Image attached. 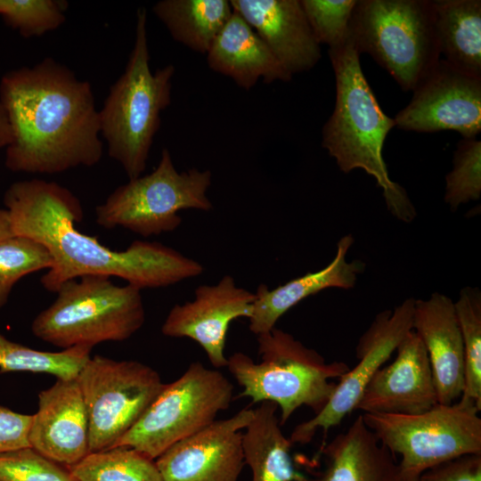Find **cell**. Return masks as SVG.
<instances>
[{
    "label": "cell",
    "instance_id": "6da1fadb",
    "mask_svg": "<svg viewBox=\"0 0 481 481\" xmlns=\"http://www.w3.org/2000/svg\"><path fill=\"white\" fill-rule=\"evenodd\" d=\"M15 236L42 244L52 266L42 276L43 287L56 292L67 281L85 275L115 276L141 289L161 288L199 276L203 266L158 242L135 240L115 251L97 238L79 232L83 219L79 200L55 182L31 179L15 182L4 195Z\"/></svg>",
    "mask_w": 481,
    "mask_h": 481
},
{
    "label": "cell",
    "instance_id": "7a4b0ae2",
    "mask_svg": "<svg viewBox=\"0 0 481 481\" xmlns=\"http://www.w3.org/2000/svg\"><path fill=\"white\" fill-rule=\"evenodd\" d=\"M0 102L12 129L5 166L14 172L57 174L92 167L102 156L92 86L45 58L0 81Z\"/></svg>",
    "mask_w": 481,
    "mask_h": 481
},
{
    "label": "cell",
    "instance_id": "3957f363",
    "mask_svg": "<svg viewBox=\"0 0 481 481\" xmlns=\"http://www.w3.org/2000/svg\"><path fill=\"white\" fill-rule=\"evenodd\" d=\"M336 80L333 112L322 128V146L336 159L341 171L361 168L371 175L388 211L403 222H411L416 210L400 184L389 177L383 146L394 118L384 113L361 67L360 53L350 37L329 49Z\"/></svg>",
    "mask_w": 481,
    "mask_h": 481
},
{
    "label": "cell",
    "instance_id": "277c9868",
    "mask_svg": "<svg viewBox=\"0 0 481 481\" xmlns=\"http://www.w3.org/2000/svg\"><path fill=\"white\" fill-rule=\"evenodd\" d=\"M175 71L172 64L151 70L147 12L140 7L126 69L99 110L100 134L107 143L108 154L121 165L129 179L145 170L160 126V113L171 103Z\"/></svg>",
    "mask_w": 481,
    "mask_h": 481
},
{
    "label": "cell",
    "instance_id": "5b68a950",
    "mask_svg": "<svg viewBox=\"0 0 481 481\" xmlns=\"http://www.w3.org/2000/svg\"><path fill=\"white\" fill-rule=\"evenodd\" d=\"M259 362L236 352L227 369L243 390L239 397L252 404L272 402L281 411L280 423L307 406L319 412L331 397L336 383L350 368L344 362L326 363L315 350L276 327L257 336Z\"/></svg>",
    "mask_w": 481,
    "mask_h": 481
},
{
    "label": "cell",
    "instance_id": "8992f818",
    "mask_svg": "<svg viewBox=\"0 0 481 481\" xmlns=\"http://www.w3.org/2000/svg\"><path fill=\"white\" fill-rule=\"evenodd\" d=\"M55 293V300L33 320L31 330L62 349L126 340L145 321L141 289L118 286L106 275L67 281Z\"/></svg>",
    "mask_w": 481,
    "mask_h": 481
},
{
    "label": "cell",
    "instance_id": "52a82bcc",
    "mask_svg": "<svg viewBox=\"0 0 481 481\" xmlns=\"http://www.w3.org/2000/svg\"><path fill=\"white\" fill-rule=\"evenodd\" d=\"M349 37L404 91H413L440 60L432 1L357 0Z\"/></svg>",
    "mask_w": 481,
    "mask_h": 481
},
{
    "label": "cell",
    "instance_id": "ba28073f",
    "mask_svg": "<svg viewBox=\"0 0 481 481\" xmlns=\"http://www.w3.org/2000/svg\"><path fill=\"white\" fill-rule=\"evenodd\" d=\"M480 410L460 397L419 414L363 413L366 426L393 454L398 453L402 481H419L428 469L446 461L481 453Z\"/></svg>",
    "mask_w": 481,
    "mask_h": 481
},
{
    "label": "cell",
    "instance_id": "9c48e42d",
    "mask_svg": "<svg viewBox=\"0 0 481 481\" xmlns=\"http://www.w3.org/2000/svg\"><path fill=\"white\" fill-rule=\"evenodd\" d=\"M211 178L209 170L178 172L164 148L151 173L129 179L96 207L95 221L103 228L123 227L143 237L173 232L182 222L180 210L213 208L207 195Z\"/></svg>",
    "mask_w": 481,
    "mask_h": 481
},
{
    "label": "cell",
    "instance_id": "30bf717a",
    "mask_svg": "<svg viewBox=\"0 0 481 481\" xmlns=\"http://www.w3.org/2000/svg\"><path fill=\"white\" fill-rule=\"evenodd\" d=\"M233 395L232 382L217 369L192 363L157 397L118 445L135 448L156 460L175 443L197 433L226 410Z\"/></svg>",
    "mask_w": 481,
    "mask_h": 481
},
{
    "label": "cell",
    "instance_id": "8fae6325",
    "mask_svg": "<svg viewBox=\"0 0 481 481\" xmlns=\"http://www.w3.org/2000/svg\"><path fill=\"white\" fill-rule=\"evenodd\" d=\"M76 379L88 416L89 452L115 447L165 385L149 365L99 355L88 359Z\"/></svg>",
    "mask_w": 481,
    "mask_h": 481
},
{
    "label": "cell",
    "instance_id": "7c38bea8",
    "mask_svg": "<svg viewBox=\"0 0 481 481\" xmlns=\"http://www.w3.org/2000/svg\"><path fill=\"white\" fill-rule=\"evenodd\" d=\"M414 304L415 298H409L395 309L376 315L356 345L357 363L338 379L326 405L294 428L289 437L293 444L310 443L318 430L326 435L355 410L369 381L412 330Z\"/></svg>",
    "mask_w": 481,
    "mask_h": 481
},
{
    "label": "cell",
    "instance_id": "4fadbf2b",
    "mask_svg": "<svg viewBox=\"0 0 481 481\" xmlns=\"http://www.w3.org/2000/svg\"><path fill=\"white\" fill-rule=\"evenodd\" d=\"M408 105L394 118L400 129L420 133L452 130L463 139L481 131V78L440 59L412 91Z\"/></svg>",
    "mask_w": 481,
    "mask_h": 481
},
{
    "label": "cell",
    "instance_id": "5bb4252c",
    "mask_svg": "<svg viewBox=\"0 0 481 481\" xmlns=\"http://www.w3.org/2000/svg\"><path fill=\"white\" fill-rule=\"evenodd\" d=\"M253 415L244 408L170 446L155 460L163 480L238 481L245 465L241 430Z\"/></svg>",
    "mask_w": 481,
    "mask_h": 481
},
{
    "label": "cell",
    "instance_id": "9a60e30c",
    "mask_svg": "<svg viewBox=\"0 0 481 481\" xmlns=\"http://www.w3.org/2000/svg\"><path fill=\"white\" fill-rule=\"evenodd\" d=\"M255 293L236 285L234 279L224 275L215 285H200L194 299L175 305L162 326L163 335L189 338L207 354L215 369L226 367L224 346L230 323L238 318L249 319Z\"/></svg>",
    "mask_w": 481,
    "mask_h": 481
},
{
    "label": "cell",
    "instance_id": "2e32d148",
    "mask_svg": "<svg viewBox=\"0 0 481 481\" xmlns=\"http://www.w3.org/2000/svg\"><path fill=\"white\" fill-rule=\"evenodd\" d=\"M395 351V360L369 381L355 410L411 415L437 404L428 356L418 335L409 331Z\"/></svg>",
    "mask_w": 481,
    "mask_h": 481
},
{
    "label": "cell",
    "instance_id": "e0dca14e",
    "mask_svg": "<svg viewBox=\"0 0 481 481\" xmlns=\"http://www.w3.org/2000/svg\"><path fill=\"white\" fill-rule=\"evenodd\" d=\"M29 443L44 456L69 468L89 453L88 416L76 379H57L38 394Z\"/></svg>",
    "mask_w": 481,
    "mask_h": 481
},
{
    "label": "cell",
    "instance_id": "ac0fdd59",
    "mask_svg": "<svg viewBox=\"0 0 481 481\" xmlns=\"http://www.w3.org/2000/svg\"><path fill=\"white\" fill-rule=\"evenodd\" d=\"M290 75L313 69L322 58L300 0H231Z\"/></svg>",
    "mask_w": 481,
    "mask_h": 481
},
{
    "label": "cell",
    "instance_id": "d6986e66",
    "mask_svg": "<svg viewBox=\"0 0 481 481\" xmlns=\"http://www.w3.org/2000/svg\"><path fill=\"white\" fill-rule=\"evenodd\" d=\"M412 330L427 351L437 404L455 403L464 389V348L452 298L435 292L415 299Z\"/></svg>",
    "mask_w": 481,
    "mask_h": 481
},
{
    "label": "cell",
    "instance_id": "ffe728a7",
    "mask_svg": "<svg viewBox=\"0 0 481 481\" xmlns=\"http://www.w3.org/2000/svg\"><path fill=\"white\" fill-rule=\"evenodd\" d=\"M354 243L351 234L343 236L337 244L332 261L322 270L295 278L275 289L260 284L255 293L249 330L258 336L269 332L278 320L303 299L329 288L349 289L355 287L358 275L365 269L361 260H346Z\"/></svg>",
    "mask_w": 481,
    "mask_h": 481
},
{
    "label": "cell",
    "instance_id": "44dd1931",
    "mask_svg": "<svg viewBox=\"0 0 481 481\" xmlns=\"http://www.w3.org/2000/svg\"><path fill=\"white\" fill-rule=\"evenodd\" d=\"M208 67L250 90L259 79L287 82L292 77L267 45L235 11L207 53Z\"/></svg>",
    "mask_w": 481,
    "mask_h": 481
},
{
    "label": "cell",
    "instance_id": "7402d4cb",
    "mask_svg": "<svg viewBox=\"0 0 481 481\" xmlns=\"http://www.w3.org/2000/svg\"><path fill=\"white\" fill-rule=\"evenodd\" d=\"M320 452L325 468L314 481H402L395 454L378 440L362 414Z\"/></svg>",
    "mask_w": 481,
    "mask_h": 481
},
{
    "label": "cell",
    "instance_id": "603a6c76",
    "mask_svg": "<svg viewBox=\"0 0 481 481\" xmlns=\"http://www.w3.org/2000/svg\"><path fill=\"white\" fill-rule=\"evenodd\" d=\"M278 406L262 402L242 435L245 464L251 470V481H309L292 461L293 444L281 431Z\"/></svg>",
    "mask_w": 481,
    "mask_h": 481
},
{
    "label": "cell",
    "instance_id": "cb8c5ba5",
    "mask_svg": "<svg viewBox=\"0 0 481 481\" xmlns=\"http://www.w3.org/2000/svg\"><path fill=\"white\" fill-rule=\"evenodd\" d=\"M440 54L456 69L481 78V1H432Z\"/></svg>",
    "mask_w": 481,
    "mask_h": 481
},
{
    "label": "cell",
    "instance_id": "d4e9b609",
    "mask_svg": "<svg viewBox=\"0 0 481 481\" xmlns=\"http://www.w3.org/2000/svg\"><path fill=\"white\" fill-rule=\"evenodd\" d=\"M152 12L174 40L207 54L233 10L227 0H161Z\"/></svg>",
    "mask_w": 481,
    "mask_h": 481
},
{
    "label": "cell",
    "instance_id": "484cf974",
    "mask_svg": "<svg viewBox=\"0 0 481 481\" xmlns=\"http://www.w3.org/2000/svg\"><path fill=\"white\" fill-rule=\"evenodd\" d=\"M69 469L77 481H164L155 460L124 445L89 452Z\"/></svg>",
    "mask_w": 481,
    "mask_h": 481
},
{
    "label": "cell",
    "instance_id": "4316f807",
    "mask_svg": "<svg viewBox=\"0 0 481 481\" xmlns=\"http://www.w3.org/2000/svg\"><path fill=\"white\" fill-rule=\"evenodd\" d=\"M91 349L80 346L59 352L39 351L15 343L0 332V370L47 373L57 379H75L91 357Z\"/></svg>",
    "mask_w": 481,
    "mask_h": 481
},
{
    "label": "cell",
    "instance_id": "83f0119b",
    "mask_svg": "<svg viewBox=\"0 0 481 481\" xmlns=\"http://www.w3.org/2000/svg\"><path fill=\"white\" fill-rule=\"evenodd\" d=\"M464 348V389L461 397L481 411V291L465 287L453 302Z\"/></svg>",
    "mask_w": 481,
    "mask_h": 481
},
{
    "label": "cell",
    "instance_id": "f1b7e54d",
    "mask_svg": "<svg viewBox=\"0 0 481 481\" xmlns=\"http://www.w3.org/2000/svg\"><path fill=\"white\" fill-rule=\"evenodd\" d=\"M53 261L48 250L27 237L0 240V309L7 303L13 286L24 276L48 270Z\"/></svg>",
    "mask_w": 481,
    "mask_h": 481
},
{
    "label": "cell",
    "instance_id": "f546056e",
    "mask_svg": "<svg viewBox=\"0 0 481 481\" xmlns=\"http://www.w3.org/2000/svg\"><path fill=\"white\" fill-rule=\"evenodd\" d=\"M68 6L63 0H0V16L5 24L29 38L61 26Z\"/></svg>",
    "mask_w": 481,
    "mask_h": 481
},
{
    "label": "cell",
    "instance_id": "4dcf8cb0",
    "mask_svg": "<svg viewBox=\"0 0 481 481\" xmlns=\"http://www.w3.org/2000/svg\"><path fill=\"white\" fill-rule=\"evenodd\" d=\"M481 195V141L461 139L457 143L452 168L445 176L444 201L452 210Z\"/></svg>",
    "mask_w": 481,
    "mask_h": 481
},
{
    "label": "cell",
    "instance_id": "1f68e13d",
    "mask_svg": "<svg viewBox=\"0 0 481 481\" xmlns=\"http://www.w3.org/2000/svg\"><path fill=\"white\" fill-rule=\"evenodd\" d=\"M357 0H300L316 41L330 49L344 45Z\"/></svg>",
    "mask_w": 481,
    "mask_h": 481
},
{
    "label": "cell",
    "instance_id": "d6a6232c",
    "mask_svg": "<svg viewBox=\"0 0 481 481\" xmlns=\"http://www.w3.org/2000/svg\"><path fill=\"white\" fill-rule=\"evenodd\" d=\"M0 481H77L69 469L32 447L0 454Z\"/></svg>",
    "mask_w": 481,
    "mask_h": 481
},
{
    "label": "cell",
    "instance_id": "836d02e7",
    "mask_svg": "<svg viewBox=\"0 0 481 481\" xmlns=\"http://www.w3.org/2000/svg\"><path fill=\"white\" fill-rule=\"evenodd\" d=\"M419 481H481V453L465 454L436 465Z\"/></svg>",
    "mask_w": 481,
    "mask_h": 481
},
{
    "label": "cell",
    "instance_id": "e575fe53",
    "mask_svg": "<svg viewBox=\"0 0 481 481\" xmlns=\"http://www.w3.org/2000/svg\"><path fill=\"white\" fill-rule=\"evenodd\" d=\"M31 420L32 415L0 406V454L29 446Z\"/></svg>",
    "mask_w": 481,
    "mask_h": 481
},
{
    "label": "cell",
    "instance_id": "d590c367",
    "mask_svg": "<svg viewBox=\"0 0 481 481\" xmlns=\"http://www.w3.org/2000/svg\"><path fill=\"white\" fill-rule=\"evenodd\" d=\"M12 138V129L7 114L0 102V148H6L11 143Z\"/></svg>",
    "mask_w": 481,
    "mask_h": 481
},
{
    "label": "cell",
    "instance_id": "8d00e7d4",
    "mask_svg": "<svg viewBox=\"0 0 481 481\" xmlns=\"http://www.w3.org/2000/svg\"><path fill=\"white\" fill-rule=\"evenodd\" d=\"M15 236L12 232L9 213L6 209L0 208V240Z\"/></svg>",
    "mask_w": 481,
    "mask_h": 481
}]
</instances>
